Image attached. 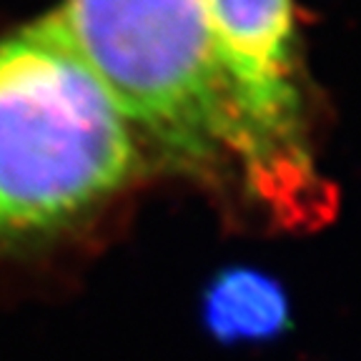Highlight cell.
Here are the masks:
<instances>
[{
    "label": "cell",
    "instance_id": "3",
    "mask_svg": "<svg viewBox=\"0 0 361 361\" xmlns=\"http://www.w3.org/2000/svg\"><path fill=\"white\" fill-rule=\"evenodd\" d=\"M214 30L231 126L248 186L283 221L322 214V180L304 128L291 0H214Z\"/></svg>",
    "mask_w": 361,
    "mask_h": 361
},
{
    "label": "cell",
    "instance_id": "4",
    "mask_svg": "<svg viewBox=\"0 0 361 361\" xmlns=\"http://www.w3.org/2000/svg\"><path fill=\"white\" fill-rule=\"evenodd\" d=\"M206 322L224 341H266L286 331L291 311L276 279L233 269L221 274L206 293Z\"/></svg>",
    "mask_w": 361,
    "mask_h": 361
},
{
    "label": "cell",
    "instance_id": "1",
    "mask_svg": "<svg viewBox=\"0 0 361 361\" xmlns=\"http://www.w3.org/2000/svg\"><path fill=\"white\" fill-rule=\"evenodd\" d=\"M138 166L133 126L56 11L0 38V251L88 219Z\"/></svg>",
    "mask_w": 361,
    "mask_h": 361
},
{
    "label": "cell",
    "instance_id": "2",
    "mask_svg": "<svg viewBox=\"0 0 361 361\" xmlns=\"http://www.w3.org/2000/svg\"><path fill=\"white\" fill-rule=\"evenodd\" d=\"M56 13L135 135L191 166L231 153L214 0H66Z\"/></svg>",
    "mask_w": 361,
    "mask_h": 361
}]
</instances>
